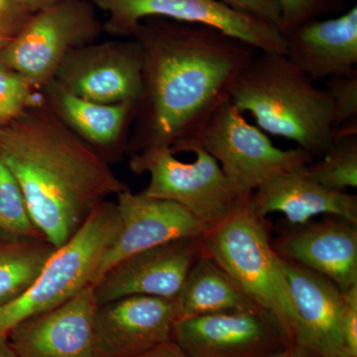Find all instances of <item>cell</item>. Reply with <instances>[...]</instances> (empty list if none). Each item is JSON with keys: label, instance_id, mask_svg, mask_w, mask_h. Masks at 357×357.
<instances>
[{"label": "cell", "instance_id": "1", "mask_svg": "<svg viewBox=\"0 0 357 357\" xmlns=\"http://www.w3.org/2000/svg\"><path fill=\"white\" fill-rule=\"evenodd\" d=\"M133 38L143 51L142 89L126 152L191 139L230 100L257 51L215 28L148 18Z\"/></svg>", "mask_w": 357, "mask_h": 357}, {"label": "cell", "instance_id": "2", "mask_svg": "<svg viewBox=\"0 0 357 357\" xmlns=\"http://www.w3.org/2000/svg\"><path fill=\"white\" fill-rule=\"evenodd\" d=\"M0 159L20 184L37 229L55 248L76 234L98 204L128 189L45 100L0 126Z\"/></svg>", "mask_w": 357, "mask_h": 357}, {"label": "cell", "instance_id": "3", "mask_svg": "<svg viewBox=\"0 0 357 357\" xmlns=\"http://www.w3.org/2000/svg\"><path fill=\"white\" fill-rule=\"evenodd\" d=\"M230 102L265 133L293 141L314 157H323L335 140L328 91L282 54L256 53L237 77Z\"/></svg>", "mask_w": 357, "mask_h": 357}, {"label": "cell", "instance_id": "4", "mask_svg": "<svg viewBox=\"0 0 357 357\" xmlns=\"http://www.w3.org/2000/svg\"><path fill=\"white\" fill-rule=\"evenodd\" d=\"M250 197L227 220L204 234V250L249 299L273 314L294 347L298 317L282 259L270 243L266 220L253 210Z\"/></svg>", "mask_w": 357, "mask_h": 357}, {"label": "cell", "instance_id": "5", "mask_svg": "<svg viewBox=\"0 0 357 357\" xmlns=\"http://www.w3.org/2000/svg\"><path fill=\"white\" fill-rule=\"evenodd\" d=\"M121 229L116 204L102 202L69 241L46 260L30 288L20 298L0 307V333L34 314L64 304L93 286L105 251Z\"/></svg>", "mask_w": 357, "mask_h": 357}, {"label": "cell", "instance_id": "6", "mask_svg": "<svg viewBox=\"0 0 357 357\" xmlns=\"http://www.w3.org/2000/svg\"><path fill=\"white\" fill-rule=\"evenodd\" d=\"M129 168L148 173L145 196L169 199L187 208L206 229L227 220L249 196L231 185L217 160L195 143L155 148L131 155Z\"/></svg>", "mask_w": 357, "mask_h": 357}, {"label": "cell", "instance_id": "7", "mask_svg": "<svg viewBox=\"0 0 357 357\" xmlns=\"http://www.w3.org/2000/svg\"><path fill=\"white\" fill-rule=\"evenodd\" d=\"M183 143H195L206 150L243 196L252 194L270 178L314 158L299 147L284 150L275 146L267 134L249 123L230 100L211 114L195 137L172 147Z\"/></svg>", "mask_w": 357, "mask_h": 357}, {"label": "cell", "instance_id": "8", "mask_svg": "<svg viewBox=\"0 0 357 357\" xmlns=\"http://www.w3.org/2000/svg\"><path fill=\"white\" fill-rule=\"evenodd\" d=\"M98 9L89 0H62L32 14L0 51V62L42 89L55 79L70 51L96 42L103 31Z\"/></svg>", "mask_w": 357, "mask_h": 357}, {"label": "cell", "instance_id": "9", "mask_svg": "<svg viewBox=\"0 0 357 357\" xmlns=\"http://www.w3.org/2000/svg\"><path fill=\"white\" fill-rule=\"evenodd\" d=\"M107 14L103 31L133 38L138 26L148 18L204 25L241 40L261 53L286 55L287 45L276 27L230 8L220 0H89Z\"/></svg>", "mask_w": 357, "mask_h": 357}, {"label": "cell", "instance_id": "10", "mask_svg": "<svg viewBox=\"0 0 357 357\" xmlns=\"http://www.w3.org/2000/svg\"><path fill=\"white\" fill-rule=\"evenodd\" d=\"M172 340L187 357H269L292 347L261 307L177 319Z\"/></svg>", "mask_w": 357, "mask_h": 357}, {"label": "cell", "instance_id": "11", "mask_svg": "<svg viewBox=\"0 0 357 357\" xmlns=\"http://www.w3.org/2000/svg\"><path fill=\"white\" fill-rule=\"evenodd\" d=\"M142 72L143 51L137 39L93 42L70 51L54 81L91 102H137Z\"/></svg>", "mask_w": 357, "mask_h": 357}, {"label": "cell", "instance_id": "12", "mask_svg": "<svg viewBox=\"0 0 357 357\" xmlns=\"http://www.w3.org/2000/svg\"><path fill=\"white\" fill-rule=\"evenodd\" d=\"M203 250V236L185 237L128 256L93 286L96 302L129 296L175 300Z\"/></svg>", "mask_w": 357, "mask_h": 357}, {"label": "cell", "instance_id": "13", "mask_svg": "<svg viewBox=\"0 0 357 357\" xmlns=\"http://www.w3.org/2000/svg\"><path fill=\"white\" fill-rule=\"evenodd\" d=\"M116 198L121 229L100 260L93 286L128 256L185 237L203 236L208 231L198 218L175 202L129 189Z\"/></svg>", "mask_w": 357, "mask_h": 357}, {"label": "cell", "instance_id": "14", "mask_svg": "<svg viewBox=\"0 0 357 357\" xmlns=\"http://www.w3.org/2000/svg\"><path fill=\"white\" fill-rule=\"evenodd\" d=\"M93 286L60 306L20 321L8 333L18 357H100Z\"/></svg>", "mask_w": 357, "mask_h": 357}, {"label": "cell", "instance_id": "15", "mask_svg": "<svg viewBox=\"0 0 357 357\" xmlns=\"http://www.w3.org/2000/svg\"><path fill=\"white\" fill-rule=\"evenodd\" d=\"M174 300L129 296L98 305L95 317L100 357H133L172 340Z\"/></svg>", "mask_w": 357, "mask_h": 357}, {"label": "cell", "instance_id": "16", "mask_svg": "<svg viewBox=\"0 0 357 357\" xmlns=\"http://www.w3.org/2000/svg\"><path fill=\"white\" fill-rule=\"evenodd\" d=\"M282 259L289 293L298 317L294 347L304 357L345 352L340 332L342 291L323 275Z\"/></svg>", "mask_w": 357, "mask_h": 357}, {"label": "cell", "instance_id": "17", "mask_svg": "<svg viewBox=\"0 0 357 357\" xmlns=\"http://www.w3.org/2000/svg\"><path fill=\"white\" fill-rule=\"evenodd\" d=\"M356 223L333 217L300 225L277 241L283 259L323 275L342 291L357 284Z\"/></svg>", "mask_w": 357, "mask_h": 357}, {"label": "cell", "instance_id": "18", "mask_svg": "<svg viewBox=\"0 0 357 357\" xmlns=\"http://www.w3.org/2000/svg\"><path fill=\"white\" fill-rule=\"evenodd\" d=\"M286 57L314 83L357 75V6L328 20H312L284 35Z\"/></svg>", "mask_w": 357, "mask_h": 357}, {"label": "cell", "instance_id": "19", "mask_svg": "<svg viewBox=\"0 0 357 357\" xmlns=\"http://www.w3.org/2000/svg\"><path fill=\"white\" fill-rule=\"evenodd\" d=\"M45 103L59 121L109 163L126 152L137 102L105 105L70 93L56 81L42 89Z\"/></svg>", "mask_w": 357, "mask_h": 357}, {"label": "cell", "instance_id": "20", "mask_svg": "<svg viewBox=\"0 0 357 357\" xmlns=\"http://www.w3.org/2000/svg\"><path fill=\"white\" fill-rule=\"evenodd\" d=\"M307 164L294 167L263 183L251 194L258 215L281 213L294 225H304L319 215L344 218L357 225V197L324 187L312 177Z\"/></svg>", "mask_w": 357, "mask_h": 357}, {"label": "cell", "instance_id": "21", "mask_svg": "<svg viewBox=\"0 0 357 357\" xmlns=\"http://www.w3.org/2000/svg\"><path fill=\"white\" fill-rule=\"evenodd\" d=\"M174 303L177 319L259 307L204 250Z\"/></svg>", "mask_w": 357, "mask_h": 357}, {"label": "cell", "instance_id": "22", "mask_svg": "<svg viewBox=\"0 0 357 357\" xmlns=\"http://www.w3.org/2000/svg\"><path fill=\"white\" fill-rule=\"evenodd\" d=\"M55 249L45 238L0 236V307L30 288Z\"/></svg>", "mask_w": 357, "mask_h": 357}, {"label": "cell", "instance_id": "23", "mask_svg": "<svg viewBox=\"0 0 357 357\" xmlns=\"http://www.w3.org/2000/svg\"><path fill=\"white\" fill-rule=\"evenodd\" d=\"M319 161L307 164L317 182L328 189L347 192L357 187V134L335 136L330 150Z\"/></svg>", "mask_w": 357, "mask_h": 357}, {"label": "cell", "instance_id": "24", "mask_svg": "<svg viewBox=\"0 0 357 357\" xmlns=\"http://www.w3.org/2000/svg\"><path fill=\"white\" fill-rule=\"evenodd\" d=\"M0 236L13 238H44L33 222L20 184L1 159Z\"/></svg>", "mask_w": 357, "mask_h": 357}, {"label": "cell", "instance_id": "25", "mask_svg": "<svg viewBox=\"0 0 357 357\" xmlns=\"http://www.w3.org/2000/svg\"><path fill=\"white\" fill-rule=\"evenodd\" d=\"M43 100L42 91L35 89L20 73L0 62V126L15 121Z\"/></svg>", "mask_w": 357, "mask_h": 357}, {"label": "cell", "instance_id": "26", "mask_svg": "<svg viewBox=\"0 0 357 357\" xmlns=\"http://www.w3.org/2000/svg\"><path fill=\"white\" fill-rule=\"evenodd\" d=\"M325 89L332 98L335 136L357 134V75L331 77Z\"/></svg>", "mask_w": 357, "mask_h": 357}, {"label": "cell", "instance_id": "27", "mask_svg": "<svg viewBox=\"0 0 357 357\" xmlns=\"http://www.w3.org/2000/svg\"><path fill=\"white\" fill-rule=\"evenodd\" d=\"M281 11L279 30L287 34L294 28L307 21L321 18L344 9V0H277Z\"/></svg>", "mask_w": 357, "mask_h": 357}, {"label": "cell", "instance_id": "28", "mask_svg": "<svg viewBox=\"0 0 357 357\" xmlns=\"http://www.w3.org/2000/svg\"><path fill=\"white\" fill-rule=\"evenodd\" d=\"M340 332L344 351L357 357V284L342 291Z\"/></svg>", "mask_w": 357, "mask_h": 357}, {"label": "cell", "instance_id": "29", "mask_svg": "<svg viewBox=\"0 0 357 357\" xmlns=\"http://www.w3.org/2000/svg\"><path fill=\"white\" fill-rule=\"evenodd\" d=\"M230 8L248 14L279 30L281 11L277 0H220ZM280 31V30H279Z\"/></svg>", "mask_w": 357, "mask_h": 357}, {"label": "cell", "instance_id": "30", "mask_svg": "<svg viewBox=\"0 0 357 357\" xmlns=\"http://www.w3.org/2000/svg\"><path fill=\"white\" fill-rule=\"evenodd\" d=\"M31 16L20 0H0V35L14 38Z\"/></svg>", "mask_w": 357, "mask_h": 357}, {"label": "cell", "instance_id": "31", "mask_svg": "<svg viewBox=\"0 0 357 357\" xmlns=\"http://www.w3.org/2000/svg\"><path fill=\"white\" fill-rule=\"evenodd\" d=\"M133 357H187L173 340Z\"/></svg>", "mask_w": 357, "mask_h": 357}, {"label": "cell", "instance_id": "32", "mask_svg": "<svg viewBox=\"0 0 357 357\" xmlns=\"http://www.w3.org/2000/svg\"><path fill=\"white\" fill-rule=\"evenodd\" d=\"M20 1L30 13L34 14L48 8V7L55 6L62 0H20Z\"/></svg>", "mask_w": 357, "mask_h": 357}, {"label": "cell", "instance_id": "33", "mask_svg": "<svg viewBox=\"0 0 357 357\" xmlns=\"http://www.w3.org/2000/svg\"><path fill=\"white\" fill-rule=\"evenodd\" d=\"M0 357H18L11 347L6 333H0Z\"/></svg>", "mask_w": 357, "mask_h": 357}, {"label": "cell", "instance_id": "34", "mask_svg": "<svg viewBox=\"0 0 357 357\" xmlns=\"http://www.w3.org/2000/svg\"><path fill=\"white\" fill-rule=\"evenodd\" d=\"M269 357H304V356L300 354L295 347H288V349H284V351Z\"/></svg>", "mask_w": 357, "mask_h": 357}, {"label": "cell", "instance_id": "35", "mask_svg": "<svg viewBox=\"0 0 357 357\" xmlns=\"http://www.w3.org/2000/svg\"><path fill=\"white\" fill-rule=\"evenodd\" d=\"M10 40L11 39L6 38V37H3L0 35V51L6 46V44L8 43Z\"/></svg>", "mask_w": 357, "mask_h": 357}, {"label": "cell", "instance_id": "36", "mask_svg": "<svg viewBox=\"0 0 357 357\" xmlns=\"http://www.w3.org/2000/svg\"><path fill=\"white\" fill-rule=\"evenodd\" d=\"M325 357H352V356H349V354H347V352H342V354H335V356H325Z\"/></svg>", "mask_w": 357, "mask_h": 357}]
</instances>
